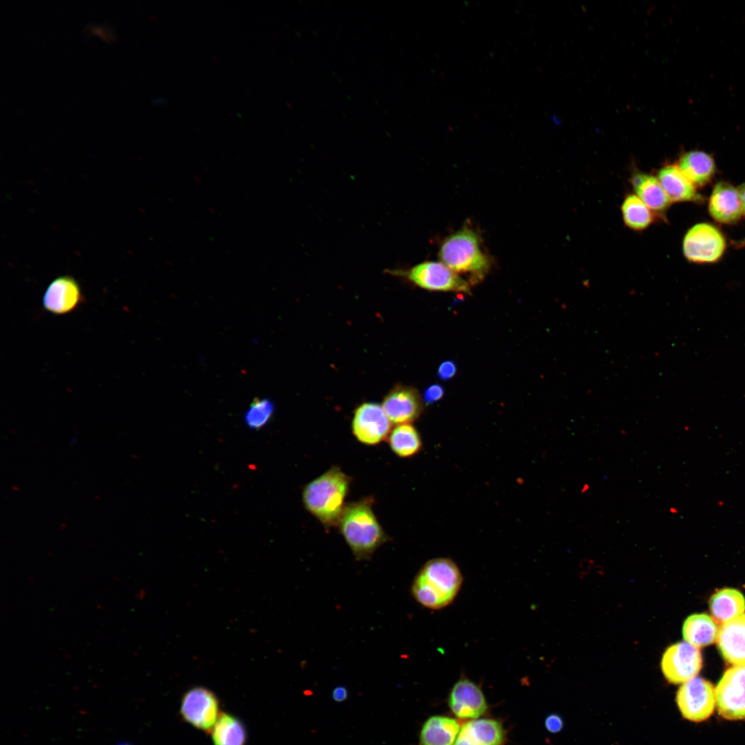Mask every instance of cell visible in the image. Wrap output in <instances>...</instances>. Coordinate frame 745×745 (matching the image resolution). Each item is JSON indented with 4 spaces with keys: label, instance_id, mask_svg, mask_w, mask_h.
Instances as JSON below:
<instances>
[{
    "label": "cell",
    "instance_id": "obj_20",
    "mask_svg": "<svg viewBox=\"0 0 745 745\" xmlns=\"http://www.w3.org/2000/svg\"><path fill=\"white\" fill-rule=\"evenodd\" d=\"M636 195L653 212L662 214L671 203L659 179L653 175L637 172L631 178Z\"/></svg>",
    "mask_w": 745,
    "mask_h": 745
},
{
    "label": "cell",
    "instance_id": "obj_1",
    "mask_svg": "<svg viewBox=\"0 0 745 745\" xmlns=\"http://www.w3.org/2000/svg\"><path fill=\"white\" fill-rule=\"evenodd\" d=\"M351 478L332 466L308 483L302 491L305 508L325 528L338 525L349 491Z\"/></svg>",
    "mask_w": 745,
    "mask_h": 745
},
{
    "label": "cell",
    "instance_id": "obj_11",
    "mask_svg": "<svg viewBox=\"0 0 745 745\" xmlns=\"http://www.w3.org/2000/svg\"><path fill=\"white\" fill-rule=\"evenodd\" d=\"M392 424L382 406L365 402L354 411L352 431L359 441L372 446L388 438Z\"/></svg>",
    "mask_w": 745,
    "mask_h": 745
},
{
    "label": "cell",
    "instance_id": "obj_19",
    "mask_svg": "<svg viewBox=\"0 0 745 745\" xmlns=\"http://www.w3.org/2000/svg\"><path fill=\"white\" fill-rule=\"evenodd\" d=\"M657 179L671 202L696 201L700 198L695 185L678 166L668 165L662 168Z\"/></svg>",
    "mask_w": 745,
    "mask_h": 745
},
{
    "label": "cell",
    "instance_id": "obj_17",
    "mask_svg": "<svg viewBox=\"0 0 745 745\" xmlns=\"http://www.w3.org/2000/svg\"><path fill=\"white\" fill-rule=\"evenodd\" d=\"M711 217L720 223H728L737 221L742 209L738 190L731 184L720 182L715 185L709 200Z\"/></svg>",
    "mask_w": 745,
    "mask_h": 745
},
{
    "label": "cell",
    "instance_id": "obj_9",
    "mask_svg": "<svg viewBox=\"0 0 745 745\" xmlns=\"http://www.w3.org/2000/svg\"><path fill=\"white\" fill-rule=\"evenodd\" d=\"M702 657L698 648L686 642L674 644L666 648L661 661L662 673L674 684H683L699 673Z\"/></svg>",
    "mask_w": 745,
    "mask_h": 745
},
{
    "label": "cell",
    "instance_id": "obj_29",
    "mask_svg": "<svg viewBox=\"0 0 745 745\" xmlns=\"http://www.w3.org/2000/svg\"><path fill=\"white\" fill-rule=\"evenodd\" d=\"M457 372L455 364L452 361H446L440 364L437 370L438 377L442 380L452 378Z\"/></svg>",
    "mask_w": 745,
    "mask_h": 745
},
{
    "label": "cell",
    "instance_id": "obj_21",
    "mask_svg": "<svg viewBox=\"0 0 745 745\" xmlns=\"http://www.w3.org/2000/svg\"><path fill=\"white\" fill-rule=\"evenodd\" d=\"M719 630L718 626L711 616L697 613L686 619L682 635L686 642L700 648L713 644L717 639Z\"/></svg>",
    "mask_w": 745,
    "mask_h": 745
},
{
    "label": "cell",
    "instance_id": "obj_18",
    "mask_svg": "<svg viewBox=\"0 0 745 745\" xmlns=\"http://www.w3.org/2000/svg\"><path fill=\"white\" fill-rule=\"evenodd\" d=\"M461 729L454 718L433 715L423 724L419 733V745H453Z\"/></svg>",
    "mask_w": 745,
    "mask_h": 745
},
{
    "label": "cell",
    "instance_id": "obj_5",
    "mask_svg": "<svg viewBox=\"0 0 745 745\" xmlns=\"http://www.w3.org/2000/svg\"><path fill=\"white\" fill-rule=\"evenodd\" d=\"M386 272L428 290L470 292L468 282L441 261H426L410 268L387 269Z\"/></svg>",
    "mask_w": 745,
    "mask_h": 745
},
{
    "label": "cell",
    "instance_id": "obj_24",
    "mask_svg": "<svg viewBox=\"0 0 745 745\" xmlns=\"http://www.w3.org/2000/svg\"><path fill=\"white\" fill-rule=\"evenodd\" d=\"M391 450L399 457L410 458L419 453L422 440L412 424L396 425L387 438Z\"/></svg>",
    "mask_w": 745,
    "mask_h": 745
},
{
    "label": "cell",
    "instance_id": "obj_7",
    "mask_svg": "<svg viewBox=\"0 0 745 745\" xmlns=\"http://www.w3.org/2000/svg\"><path fill=\"white\" fill-rule=\"evenodd\" d=\"M726 248L722 232L714 226L701 223L691 228L684 236L683 252L685 257L695 263L717 261Z\"/></svg>",
    "mask_w": 745,
    "mask_h": 745
},
{
    "label": "cell",
    "instance_id": "obj_25",
    "mask_svg": "<svg viewBox=\"0 0 745 745\" xmlns=\"http://www.w3.org/2000/svg\"><path fill=\"white\" fill-rule=\"evenodd\" d=\"M214 745H245L246 729L235 716L221 713L211 731Z\"/></svg>",
    "mask_w": 745,
    "mask_h": 745
},
{
    "label": "cell",
    "instance_id": "obj_6",
    "mask_svg": "<svg viewBox=\"0 0 745 745\" xmlns=\"http://www.w3.org/2000/svg\"><path fill=\"white\" fill-rule=\"evenodd\" d=\"M676 702L682 716L692 722L707 719L713 713L715 689L713 684L702 677H694L679 687Z\"/></svg>",
    "mask_w": 745,
    "mask_h": 745
},
{
    "label": "cell",
    "instance_id": "obj_31",
    "mask_svg": "<svg viewBox=\"0 0 745 745\" xmlns=\"http://www.w3.org/2000/svg\"><path fill=\"white\" fill-rule=\"evenodd\" d=\"M347 688L344 686H336L332 693V697L337 702H342L348 698Z\"/></svg>",
    "mask_w": 745,
    "mask_h": 745
},
{
    "label": "cell",
    "instance_id": "obj_27",
    "mask_svg": "<svg viewBox=\"0 0 745 745\" xmlns=\"http://www.w3.org/2000/svg\"><path fill=\"white\" fill-rule=\"evenodd\" d=\"M274 404L267 398H255L247 410L244 420L252 430H259L270 420L274 413Z\"/></svg>",
    "mask_w": 745,
    "mask_h": 745
},
{
    "label": "cell",
    "instance_id": "obj_22",
    "mask_svg": "<svg viewBox=\"0 0 745 745\" xmlns=\"http://www.w3.org/2000/svg\"><path fill=\"white\" fill-rule=\"evenodd\" d=\"M709 607L713 618L725 623L745 611V597L737 589L726 588L714 593L709 600Z\"/></svg>",
    "mask_w": 745,
    "mask_h": 745
},
{
    "label": "cell",
    "instance_id": "obj_33",
    "mask_svg": "<svg viewBox=\"0 0 745 745\" xmlns=\"http://www.w3.org/2000/svg\"><path fill=\"white\" fill-rule=\"evenodd\" d=\"M590 485L588 484H584L583 485L582 489H581L580 493L582 494H584V493H587L590 490Z\"/></svg>",
    "mask_w": 745,
    "mask_h": 745
},
{
    "label": "cell",
    "instance_id": "obj_15",
    "mask_svg": "<svg viewBox=\"0 0 745 745\" xmlns=\"http://www.w3.org/2000/svg\"><path fill=\"white\" fill-rule=\"evenodd\" d=\"M717 642L718 649L727 662L735 666H745V614L724 623Z\"/></svg>",
    "mask_w": 745,
    "mask_h": 745
},
{
    "label": "cell",
    "instance_id": "obj_14",
    "mask_svg": "<svg viewBox=\"0 0 745 745\" xmlns=\"http://www.w3.org/2000/svg\"><path fill=\"white\" fill-rule=\"evenodd\" d=\"M382 407L393 424H412L423 411L422 400L413 388L397 386L384 397Z\"/></svg>",
    "mask_w": 745,
    "mask_h": 745
},
{
    "label": "cell",
    "instance_id": "obj_3",
    "mask_svg": "<svg viewBox=\"0 0 745 745\" xmlns=\"http://www.w3.org/2000/svg\"><path fill=\"white\" fill-rule=\"evenodd\" d=\"M462 581L460 570L454 561L446 557L434 558L428 561L417 573L411 592L415 600L424 607L441 609L454 600Z\"/></svg>",
    "mask_w": 745,
    "mask_h": 745
},
{
    "label": "cell",
    "instance_id": "obj_10",
    "mask_svg": "<svg viewBox=\"0 0 745 745\" xmlns=\"http://www.w3.org/2000/svg\"><path fill=\"white\" fill-rule=\"evenodd\" d=\"M180 713L186 722L206 732H211L221 714L217 696L201 686L192 688L183 695Z\"/></svg>",
    "mask_w": 745,
    "mask_h": 745
},
{
    "label": "cell",
    "instance_id": "obj_8",
    "mask_svg": "<svg viewBox=\"0 0 745 745\" xmlns=\"http://www.w3.org/2000/svg\"><path fill=\"white\" fill-rule=\"evenodd\" d=\"M719 714L728 720L745 719V666L727 669L715 688Z\"/></svg>",
    "mask_w": 745,
    "mask_h": 745
},
{
    "label": "cell",
    "instance_id": "obj_32",
    "mask_svg": "<svg viewBox=\"0 0 745 745\" xmlns=\"http://www.w3.org/2000/svg\"><path fill=\"white\" fill-rule=\"evenodd\" d=\"M742 212L745 214V183L742 184L738 189Z\"/></svg>",
    "mask_w": 745,
    "mask_h": 745
},
{
    "label": "cell",
    "instance_id": "obj_34",
    "mask_svg": "<svg viewBox=\"0 0 745 745\" xmlns=\"http://www.w3.org/2000/svg\"><path fill=\"white\" fill-rule=\"evenodd\" d=\"M117 745H130V744H129L128 743H126V742H121V743H119V744H118Z\"/></svg>",
    "mask_w": 745,
    "mask_h": 745
},
{
    "label": "cell",
    "instance_id": "obj_2",
    "mask_svg": "<svg viewBox=\"0 0 745 745\" xmlns=\"http://www.w3.org/2000/svg\"><path fill=\"white\" fill-rule=\"evenodd\" d=\"M370 499L346 504L338 523L339 531L357 560H368L388 540Z\"/></svg>",
    "mask_w": 745,
    "mask_h": 745
},
{
    "label": "cell",
    "instance_id": "obj_13",
    "mask_svg": "<svg viewBox=\"0 0 745 745\" xmlns=\"http://www.w3.org/2000/svg\"><path fill=\"white\" fill-rule=\"evenodd\" d=\"M453 713L459 719H478L488 706L479 686L466 677H461L453 686L448 698Z\"/></svg>",
    "mask_w": 745,
    "mask_h": 745
},
{
    "label": "cell",
    "instance_id": "obj_12",
    "mask_svg": "<svg viewBox=\"0 0 745 745\" xmlns=\"http://www.w3.org/2000/svg\"><path fill=\"white\" fill-rule=\"evenodd\" d=\"M79 283L71 276L57 277L46 288L43 297V307L47 312L63 315L76 310L84 301Z\"/></svg>",
    "mask_w": 745,
    "mask_h": 745
},
{
    "label": "cell",
    "instance_id": "obj_16",
    "mask_svg": "<svg viewBox=\"0 0 745 745\" xmlns=\"http://www.w3.org/2000/svg\"><path fill=\"white\" fill-rule=\"evenodd\" d=\"M504 740V731L498 721L481 718L464 724L453 745H501Z\"/></svg>",
    "mask_w": 745,
    "mask_h": 745
},
{
    "label": "cell",
    "instance_id": "obj_26",
    "mask_svg": "<svg viewBox=\"0 0 745 745\" xmlns=\"http://www.w3.org/2000/svg\"><path fill=\"white\" fill-rule=\"evenodd\" d=\"M625 225L634 230H643L654 220V212L636 195H628L622 206Z\"/></svg>",
    "mask_w": 745,
    "mask_h": 745
},
{
    "label": "cell",
    "instance_id": "obj_4",
    "mask_svg": "<svg viewBox=\"0 0 745 745\" xmlns=\"http://www.w3.org/2000/svg\"><path fill=\"white\" fill-rule=\"evenodd\" d=\"M439 257L441 262L457 274H468L472 282L482 279L491 266L490 259L482 248L480 236L468 226L442 241Z\"/></svg>",
    "mask_w": 745,
    "mask_h": 745
},
{
    "label": "cell",
    "instance_id": "obj_28",
    "mask_svg": "<svg viewBox=\"0 0 745 745\" xmlns=\"http://www.w3.org/2000/svg\"><path fill=\"white\" fill-rule=\"evenodd\" d=\"M444 393V388L441 385H431L424 391V401L426 404H432L437 401L443 397Z\"/></svg>",
    "mask_w": 745,
    "mask_h": 745
},
{
    "label": "cell",
    "instance_id": "obj_23",
    "mask_svg": "<svg viewBox=\"0 0 745 745\" xmlns=\"http://www.w3.org/2000/svg\"><path fill=\"white\" fill-rule=\"evenodd\" d=\"M677 166L694 185L699 186L709 182L715 170L712 157L698 150L690 151L681 156Z\"/></svg>",
    "mask_w": 745,
    "mask_h": 745
},
{
    "label": "cell",
    "instance_id": "obj_30",
    "mask_svg": "<svg viewBox=\"0 0 745 745\" xmlns=\"http://www.w3.org/2000/svg\"><path fill=\"white\" fill-rule=\"evenodd\" d=\"M545 726L548 731L555 733L562 729L563 722L558 715L553 714L546 718Z\"/></svg>",
    "mask_w": 745,
    "mask_h": 745
}]
</instances>
